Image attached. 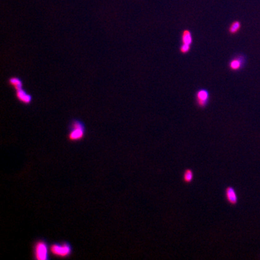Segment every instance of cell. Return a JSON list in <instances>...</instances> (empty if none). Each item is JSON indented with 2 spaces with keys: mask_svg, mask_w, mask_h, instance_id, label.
<instances>
[{
  "mask_svg": "<svg viewBox=\"0 0 260 260\" xmlns=\"http://www.w3.org/2000/svg\"><path fill=\"white\" fill-rule=\"evenodd\" d=\"M68 138L71 141H78L83 139L86 134V126L84 122L78 119H74L69 122Z\"/></svg>",
  "mask_w": 260,
  "mask_h": 260,
  "instance_id": "6da1fadb",
  "label": "cell"
},
{
  "mask_svg": "<svg viewBox=\"0 0 260 260\" xmlns=\"http://www.w3.org/2000/svg\"><path fill=\"white\" fill-rule=\"evenodd\" d=\"M72 247L68 243H56L51 246V252L59 257L65 258L69 256L72 253Z\"/></svg>",
  "mask_w": 260,
  "mask_h": 260,
  "instance_id": "7a4b0ae2",
  "label": "cell"
},
{
  "mask_svg": "<svg viewBox=\"0 0 260 260\" xmlns=\"http://www.w3.org/2000/svg\"><path fill=\"white\" fill-rule=\"evenodd\" d=\"M34 255L39 260H46L49 258L48 247L44 241H39L34 246Z\"/></svg>",
  "mask_w": 260,
  "mask_h": 260,
  "instance_id": "3957f363",
  "label": "cell"
},
{
  "mask_svg": "<svg viewBox=\"0 0 260 260\" xmlns=\"http://www.w3.org/2000/svg\"><path fill=\"white\" fill-rule=\"evenodd\" d=\"M210 100V93L208 91L200 89L198 90L195 94V101L198 107L200 108H204L207 107Z\"/></svg>",
  "mask_w": 260,
  "mask_h": 260,
  "instance_id": "277c9868",
  "label": "cell"
},
{
  "mask_svg": "<svg viewBox=\"0 0 260 260\" xmlns=\"http://www.w3.org/2000/svg\"><path fill=\"white\" fill-rule=\"evenodd\" d=\"M16 98L25 106L30 105L33 101L32 95L27 92L23 88L15 91Z\"/></svg>",
  "mask_w": 260,
  "mask_h": 260,
  "instance_id": "5b68a950",
  "label": "cell"
},
{
  "mask_svg": "<svg viewBox=\"0 0 260 260\" xmlns=\"http://www.w3.org/2000/svg\"><path fill=\"white\" fill-rule=\"evenodd\" d=\"M245 57L241 55L233 57L228 64V66L231 70L237 71L242 68L245 64Z\"/></svg>",
  "mask_w": 260,
  "mask_h": 260,
  "instance_id": "8992f818",
  "label": "cell"
},
{
  "mask_svg": "<svg viewBox=\"0 0 260 260\" xmlns=\"http://www.w3.org/2000/svg\"><path fill=\"white\" fill-rule=\"evenodd\" d=\"M225 198L231 205H236L238 202V196L232 187H228L225 190Z\"/></svg>",
  "mask_w": 260,
  "mask_h": 260,
  "instance_id": "52a82bcc",
  "label": "cell"
},
{
  "mask_svg": "<svg viewBox=\"0 0 260 260\" xmlns=\"http://www.w3.org/2000/svg\"><path fill=\"white\" fill-rule=\"evenodd\" d=\"M8 83L15 91L23 88L24 86L23 81L21 78L18 77H10L8 80Z\"/></svg>",
  "mask_w": 260,
  "mask_h": 260,
  "instance_id": "ba28073f",
  "label": "cell"
},
{
  "mask_svg": "<svg viewBox=\"0 0 260 260\" xmlns=\"http://www.w3.org/2000/svg\"><path fill=\"white\" fill-rule=\"evenodd\" d=\"M181 39V42L183 44L191 45V44H193V36H192L191 31L189 30L186 29L183 31Z\"/></svg>",
  "mask_w": 260,
  "mask_h": 260,
  "instance_id": "9c48e42d",
  "label": "cell"
},
{
  "mask_svg": "<svg viewBox=\"0 0 260 260\" xmlns=\"http://www.w3.org/2000/svg\"><path fill=\"white\" fill-rule=\"evenodd\" d=\"M241 27V23L238 21H235L232 23H231L228 29V31L231 34H236L240 30Z\"/></svg>",
  "mask_w": 260,
  "mask_h": 260,
  "instance_id": "30bf717a",
  "label": "cell"
},
{
  "mask_svg": "<svg viewBox=\"0 0 260 260\" xmlns=\"http://www.w3.org/2000/svg\"><path fill=\"white\" fill-rule=\"evenodd\" d=\"M193 178H194V174L191 169H188L184 171L183 175V181L185 183H191L193 179Z\"/></svg>",
  "mask_w": 260,
  "mask_h": 260,
  "instance_id": "8fae6325",
  "label": "cell"
},
{
  "mask_svg": "<svg viewBox=\"0 0 260 260\" xmlns=\"http://www.w3.org/2000/svg\"><path fill=\"white\" fill-rule=\"evenodd\" d=\"M191 49V45H187V44H182L179 47V51L181 53L185 54L190 52Z\"/></svg>",
  "mask_w": 260,
  "mask_h": 260,
  "instance_id": "7c38bea8",
  "label": "cell"
}]
</instances>
